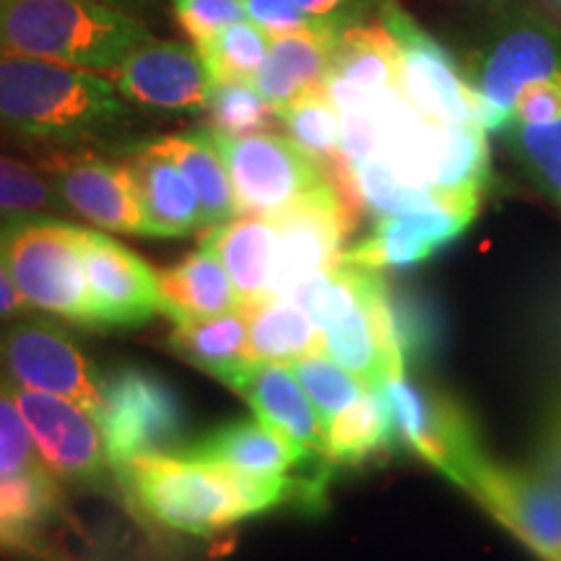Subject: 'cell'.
<instances>
[{
	"instance_id": "1",
	"label": "cell",
	"mask_w": 561,
	"mask_h": 561,
	"mask_svg": "<svg viewBox=\"0 0 561 561\" xmlns=\"http://www.w3.org/2000/svg\"><path fill=\"white\" fill-rule=\"evenodd\" d=\"M128 117L112 81L66 62L0 55V133L39 146H73Z\"/></svg>"
},
{
	"instance_id": "2",
	"label": "cell",
	"mask_w": 561,
	"mask_h": 561,
	"mask_svg": "<svg viewBox=\"0 0 561 561\" xmlns=\"http://www.w3.org/2000/svg\"><path fill=\"white\" fill-rule=\"evenodd\" d=\"M149 30L102 0H0V55L112 73Z\"/></svg>"
},
{
	"instance_id": "3",
	"label": "cell",
	"mask_w": 561,
	"mask_h": 561,
	"mask_svg": "<svg viewBox=\"0 0 561 561\" xmlns=\"http://www.w3.org/2000/svg\"><path fill=\"white\" fill-rule=\"evenodd\" d=\"M0 261L32 310L96 328L83 268L81 227L50 214L0 219Z\"/></svg>"
},
{
	"instance_id": "4",
	"label": "cell",
	"mask_w": 561,
	"mask_h": 561,
	"mask_svg": "<svg viewBox=\"0 0 561 561\" xmlns=\"http://www.w3.org/2000/svg\"><path fill=\"white\" fill-rule=\"evenodd\" d=\"M112 471L140 515L167 530L208 538L248 520L240 494L219 466L182 455H146Z\"/></svg>"
},
{
	"instance_id": "5",
	"label": "cell",
	"mask_w": 561,
	"mask_h": 561,
	"mask_svg": "<svg viewBox=\"0 0 561 561\" xmlns=\"http://www.w3.org/2000/svg\"><path fill=\"white\" fill-rule=\"evenodd\" d=\"M94 421L112 468L146 455H180L191 445V416L178 388L138 364H117L102 375Z\"/></svg>"
},
{
	"instance_id": "6",
	"label": "cell",
	"mask_w": 561,
	"mask_h": 561,
	"mask_svg": "<svg viewBox=\"0 0 561 561\" xmlns=\"http://www.w3.org/2000/svg\"><path fill=\"white\" fill-rule=\"evenodd\" d=\"M206 130L224 157L234 187L237 210L244 216L276 219L328 182L320 161L301 149L291 136H224L210 128Z\"/></svg>"
},
{
	"instance_id": "7",
	"label": "cell",
	"mask_w": 561,
	"mask_h": 561,
	"mask_svg": "<svg viewBox=\"0 0 561 561\" xmlns=\"http://www.w3.org/2000/svg\"><path fill=\"white\" fill-rule=\"evenodd\" d=\"M0 380L68 398L94 419L100 413L102 375L53 320L24 314L0 325Z\"/></svg>"
},
{
	"instance_id": "8",
	"label": "cell",
	"mask_w": 561,
	"mask_h": 561,
	"mask_svg": "<svg viewBox=\"0 0 561 561\" xmlns=\"http://www.w3.org/2000/svg\"><path fill=\"white\" fill-rule=\"evenodd\" d=\"M455 486L468 491L479 507L538 559L561 561V500L536 471L500 466L481 450Z\"/></svg>"
},
{
	"instance_id": "9",
	"label": "cell",
	"mask_w": 561,
	"mask_h": 561,
	"mask_svg": "<svg viewBox=\"0 0 561 561\" xmlns=\"http://www.w3.org/2000/svg\"><path fill=\"white\" fill-rule=\"evenodd\" d=\"M0 390L9 392L30 426L34 445L45 468L60 483L79 489H102L107 483V450L94 416L68 398L21 388L0 380Z\"/></svg>"
},
{
	"instance_id": "10",
	"label": "cell",
	"mask_w": 561,
	"mask_h": 561,
	"mask_svg": "<svg viewBox=\"0 0 561 561\" xmlns=\"http://www.w3.org/2000/svg\"><path fill=\"white\" fill-rule=\"evenodd\" d=\"M380 390L388 401L398 442L453 483L458 481L468 462L481 453L466 411L437 390L413 382L405 371L390 377Z\"/></svg>"
},
{
	"instance_id": "11",
	"label": "cell",
	"mask_w": 561,
	"mask_h": 561,
	"mask_svg": "<svg viewBox=\"0 0 561 561\" xmlns=\"http://www.w3.org/2000/svg\"><path fill=\"white\" fill-rule=\"evenodd\" d=\"M561 76V39L538 26H523L496 42L468 79L473 115L483 130L504 133L515 121L517 96L530 83Z\"/></svg>"
},
{
	"instance_id": "12",
	"label": "cell",
	"mask_w": 561,
	"mask_h": 561,
	"mask_svg": "<svg viewBox=\"0 0 561 561\" xmlns=\"http://www.w3.org/2000/svg\"><path fill=\"white\" fill-rule=\"evenodd\" d=\"M356 216L339 198L331 180L312 195L273 219L278 231V263L271 299H291L307 278L341 263L343 242Z\"/></svg>"
},
{
	"instance_id": "13",
	"label": "cell",
	"mask_w": 561,
	"mask_h": 561,
	"mask_svg": "<svg viewBox=\"0 0 561 561\" xmlns=\"http://www.w3.org/2000/svg\"><path fill=\"white\" fill-rule=\"evenodd\" d=\"M62 208L73 210L96 229L146 237L144 210L125 161H107L94 153L50 151L39 159Z\"/></svg>"
},
{
	"instance_id": "14",
	"label": "cell",
	"mask_w": 561,
	"mask_h": 561,
	"mask_svg": "<svg viewBox=\"0 0 561 561\" xmlns=\"http://www.w3.org/2000/svg\"><path fill=\"white\" fill-rule=\"evenodd\" d=\"M382 24L401 47V89L413 107L434 123H476L473 94L453 55L430 37L401 5L385 0Z\"/></svg>"
},
{
	"instance_id": "15",
	"label": "cell",
	"mask_w": 561,
	"mask_h": 561,
	"mask_svg": "<svg viewBox=\"0 0 561 561\" xmlns=\"http://www.w3.org/2000/svg\"><path fill=\"white\" fill-rule=\"evenodd\" d=\"M83 268L96 328H138L159 310V273L100 229L81 227Z\"/></svg>"
},
{
	"instance_id": "16",
	"label": "cell",
	"mask_w": 561,
	"mask_h": 561,
	"mask_svg": "<svg viewBox=\"0 0 561 561\" xmlns=\"http://www.w3.org/2000/svg\"><path fill=\"white\" fill-rule=\"evenodd\" d=\"M112 79L125 100L161 112L208 110L214 91L198 50L178 42H140L112 70Z\"/></svg>"
},
{
	"instance_id": "17",
	"label": "cell",
	"mask_w": 561,
	"mask_h": 561,
	"mask_svg": "<svg viewBox=\"0 0 561 561\" xmlns=\"http://www.w3.org/2000/svg\"><path fill=\"white\" fill-rule=\"evenodd\" d=\"M325 94L335 110H380L401 89V47L382 24H346L335 39Z\"/></svg>"
},
{
	"instance_id": "18",
	"label": "cell",
	"mask_w": 561,
	"mask_h": 561,
	"mask_svg": "<svg viewBox=\"0 0 561 561\" xmlns=\"http://www.w3.org/2000/svg\"><path fill=\"white\" fill-rule=\"evenodd\" d=\"M479 203H437L409 214L380 216L367 240L343 252V261L371 271L409 268L458 240L476 219Z\"/></svg>"
},
{
	"instance_id": "19",
	"label": "cell",
	"mask_w": 561,
	"mask_h": 561,
	"mask_svg": "<svg viewBox=\"0 0 561 561\" xmlns=\"http://www.w3.org/2000/svg\"><path fill=\"white\" fill-rule=\"evenodd\" d=\"M322 354L359 377L367 388H380L390 377L403 375L405 359L385 278L346 318L322 333Z\"/></svg>"
},
{
	"instance_id": "20",
	"label": "cell",
	"mask_w": 561,
	"mask_h": 561,
	"mask_svg": "<svg viewBox=\"0 0 561 561\" xmlns=\"http://www.w3.org/2000/svg\"><path fill=\"white\" fill-rule=\"evenodd\" d=\"M180 455L248 473H297L310 462L325 458L299 447L261 419H237L216 426L191 442Z\"/></svg>"
},
{
	"instance_id": "21",
	"label": "cell",
	"mask_w": 561,
	"mask_h": 561,
	"mask_svg": "<svg viewBox=\"0 0 561 561\" xmlns=\"http://www.w3.org/2000/svg\"><path fill=\"white\" fill-rule=\"evenodd\" d=\"M144 210L146 237H187L203 227L198 193L185 172L151 140L138 144L125 159Z\"/></svg>"
},
{
	"instance_id": "22",
	"label": "cell",
	"mask_w": 561,
	"mask_h": 561,
	"mask_svg": "<svg viewBox=\"0 0 561 561\" xmlns=\"http://www.w3.org/2000/svg\"><path fill=\"white\" fill-rule=\"evenodd\" d=\"M343 26H346L343 19L333 13V16L320 19L314 30L271 39L268 58H265L252 83L273 104L276 115L286 104L325 83L335 39H339Z\"/></svg>"
},
{
	"instance_id": "23",
	"label": "cell",
	"mask_w": 561,
	"mask_h": 561,
	"mask_svg": "<svg viewBox=\"0 0 561 561\" xmlns=\"http://www.w3.org/2000/svg\"><path fill=\"white\" fill-rule=\"evenodd\" d=\"M234 390L244 396L257 419L314 455H325V424L314 411L297 375L286 364L252 362Z\"/></svg>"
},
{
	"instance_id": "24",
	"label": "cell",
	"mask_w": 561,
	"mask_h": 561,
	"mask_svg": "<svg viewBox=\"0 0 561 561\" xmlns=\"http://www.w3.org/2000/svg\"><path fill=\"white\" fill-rule=\"evenodd\" d=\"M216 252L244 310L271 299L278 263V231L273 219L242 216L208 229L206 242Z\"/></svg>"
},
{
	"instance_id": "25",
	"label": "cell",
	"mask_w": 561,
	"mask_h": 561,
	"mask_svg": "<svg viewBox=\"0 0 561 561\" xmlns=\"http://www.w3.org/2000/svg\"><path fill=\"white\" fill-rule=\"evenodd\" d=\"M157 273L159 310L172 322L216 318V314L242 310L240 294L208 244Z\"/></svg>"
},
{
	"instance_id": "26",
	"label": "cell",
	"mask_w": 561,
	"mask_h": 561,
	"mask_svg": "<svg viewBox=\"0 0 561 561\" xmlns=\"http://www.w3.org/2000/svg\"><path fill=\"white\" fill-rule=\"evenodd\" d=\"M167 346L180 359L234 390L242 371L252 364L250 312L242 307V310L216 314V318L174 322Z\"/></svg>"
},
{
	"instance_id": "27",
	"label": "cell",
	"mask_w": 561,
	"mask_h": 561,
	"mask_svg": "<svg viewBox=\"0 0 561 561\" xmlns=\"http://www.w3.org/2000/svg\"><path fill=\"white\" fill-rule=\"evenodd\" d=\"M151 146L164 157H170L191 180L203 208V227H221L240 214L229 170L208 130L151 138Z\"/></svg>"
},
{
	"instance_id": "28",
	"label": "cell",
	"mask_w": 561,
	"mask_h": 561,
	"mask_svg": "<svg viewBox=\"0 0 561 561\" xmlns=\"http://www.w3.org/2000/svg\"><path fill=\"white\" fill-rule=\"evenodd\" d=\"M486 182V130L479 123H437L432 193L442 203H479Z\"/></svg>"
},
{
	"instance_id": "29",
	"label": "cell",
	"mask_w": 561,
	"mask_h": 561,
	"mask_svg": "<svg viewBox=\"0 0 561 561\" xmlns=\"http://www.w3.org/2000/svg\"><path fill=\"white\" fill-rule=\"evenodd\" d=\"M396 426L380 388H367L359 401L325 424V458L333 466H362L396 445Z\"/></svg>"
},
{
	"instance_id": "30",
	"label": "cell",
	"mask_w": 561,
	"mask_h": 561,
	"mask_svg": "<svg viewBox=\"0 0 561 561\" xmlns=\"http://www.w3.org/2000/svg\"><path fill=\"white\" fill-rule=\"evenodd\" d=\"M248 312L252 362L294 364L322 354V331L294 299H265Z\"/></svg>"
},
{
	"instance_id": "31",
	"label": "cell",
	"mask_w": 561,
	"mask_h": 561,
	"mask_svg": "<svg viewBox=\"0 0 561 561\" xmlns=\"http://www.w3.org/2000/svg\"><path fill=\"white\" fill-rule=\"evenodd\" d=\"M195 50H198L214 87L231 81L252 83L265 58H268L271 37L252 21H240V24H231L214 34Z\"/></svg>"
},
{
	"instance_id": "32",
	"label": "cell",
	"mask_w": 561,
	"mask_h": 561,
	"mask_svg": "<svg viewBox=\"0 0 561 561\" xmlns=\"http://www.w3.org/2000/svg\"><path fill=\"white\" fill-rule=\"evenodd\" d=\"M278 121L289 136L318 161L341 151V112L335 110L325 87L307 91L299 100L278 110Z\"/></svg>"
},
{
	"instance_id": "33",
	"label": "cell",
	"mask_w": 561,
	"mask_h": 561,
	"mask_svg": "<svg viewBox=\"0 0 561 561\" xmlns=\"http://www.w3.org/2000/svg\"><path fill=\"white\" fill-rule=\"evenodd\" d=\"M294 375L301 388H305L307 398H310L314 411L320 413L322 424L333 421L343 409H348L351 403L359 401L367 390L359 377L351 375L348 369H343L339 362H333L328 354H312L305 359L291 364Z\"/></svg>"
},
{
	"instance_id": "34",
	"label": "cell",
	"mask_w": 561,
	"mask_h": 561,
	"mask_svg": "<svg viewBox=\"0 0 561 561\" xmlns=\"http://www.w3.org/2000/svg\"><path fill=\"white\" fill-rule=\"evenodd\" d=\"M273 121H278L276 110L255 89V83H216L210 91V130L224 133V136H250V133H263Z\"/></svg>"
},
{
	"instance_id": "35",
	"label": "cell",
	"mask_w": 561,
	"mask_h": 561,
	"mask_svg": "<svg viewBox=\"0 0 561 561\" xmlns=\"http://www.w3.org/2000/svg\"><path fill=\"white\" fill-rule=\"evenodd\" d=\"M354 170L364 208L375 210L377 216L409 214V210L430 208L442 203L432 191L403 182L382 157H371L362 161V164H354Z\"/></svg>"
},
{
	"instance_id": "36",
	"label": "cell",
	"mask_w": 561,
	"mask_h": 561,
	"mask_svg": "<svg viewBox=\"0 0 561 561\" xmlns=\"http://www.w3.org/2000/svg\"><path fill=\"white\" fill-rule=\"evenodd\" d=\"M504 133L538 185L561 203V115L538 125L512 123Z\"/></svg>"
},
{
	"instance_id": "37",
	"label": "cell",
	"mask_w": 561,
	"mask_h": 561,
	"mask_svg": "<svg viewBox=\"0 0 561 561\" xmlns=\"http://www.w3.org/2000/svg\"><path fill=\"white\" fill-rule=\"evenodd\" d=\"M58 214L62 203L39 167L0 157V219L26 214Z\"/></svg>"
},
{
	"instance_id": "38",
	"label": "cell",
	"mask_w": 561,
	"mask_h": 561,
	"mask_svg": "<svg viewBox=\"0 0 561 561\" xmlns=\"http://www.w3.org/2000/svg\"><path fill=\"white\" fill-rule=\"evenodd\" d=\"M45 468L37 445L9 392L0 390V479Z\"/></svg>"
},
{
	"instance_id": "39",
	"label": "cell",
	"mask_w": 561,
	"mask_h": 561,
	"mask_svg": "<svg viewBox=\"0 0 561 561\" xmlns=\"http://www.w3.org/2000/svg\"><path fill=\"white\" fill-rule=\"evenodd\" d=\"M172 13L195 47L248 16L244 0H172Z\"/></svg>"
},
{
	"instance_id": "40",
	"label": "cell",
	"mask_w": 561,
	"mask_h": 561,
	"mask_svg": "<svg viewBox=\"0 0 561 561\" xmlns=\"http://www.w3.org/2000/svg\"><path fill=\"white\" fill-rule=\"evenodd\" d=\"M559 115H561V76H557V79L530 83V87L517 96L515 121L512 123L538 125V123H549Z\"/></svg>"
},
{
	"instance_id": "41",
	"label": "cell",
	"mask_w": 561,
	"mask_h": 561,
	"mask_svg": "<svg viewBox=\"0 0 561 561\" xmlns=\"http://www.w3.org/2000/svg\"><path fill=\"white\" fill-rule=\"evenodd\" d=\"M533 471L541 476L561 500V401L553 405L551 416L546 419Z\"/></svg>"
},
{
	"instance_id": "42",
	"label": "cell",
	"mask_w": 561,
	"mask_h": 561,
	"mask_svg": "<svg viewBox=\"0 0 561 561\" xmlns=\"http://www.w3.org/2000/svg\"><path fill=\"white\" fill-rule=\"evenodd\" d=\"M30 301L21 297V291L13 284L9 271H5L3 261H0V322L24 318V314H30Z\"/></svg>"
},
{
	"instance_id": "43",
	"label": "cell",
	"mask_w": 561,
	"mask_h": 561,
	"mask_svg": "<svg viewBox=\"0 0 561 561\" xmlns=\"http://www.w3.org/2000/svg\"><path fill=\"white\" fill-rule=\"evenodd\" d=\"M0 553H30L26 541L21 538V533L13 528V523L5 517L3 510H0Z\"/></svg>"
},
{
	"instance_id": "44",
	"label": "cell",
	"mask_w": 561,
	"mask_h": 561,
	"mask_svg": "<svg viewBox=\"0 0 561 561\" xmlns=\"http://www.w3.org/2000/svg\"><path fill=\"white\" fill-rule=\"evenodd\" d=\"M294 3H297L301 11L310 13V16H314V19H325V16H333V13L339 11L346 0H294Z\"/></svg>"
},
{
	"instance_id": "45",
	"label": "cell",
	"mask_w": 561,
	"mask_h": 561,
	"mask_svg": "<svg viewBox=\"0 0 561 561\" xmlns=\"http://www.w3.org/2000/svg\"><path fill=\"white\" fill-rule=\"evenodd\" d=\"M102 3H112V5H115V3H130V0H102Z\"/></svg>"
}]
</instances>
